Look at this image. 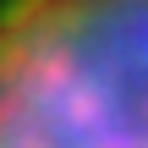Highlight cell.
<instances>
[{"instance_id": "1", "label": "cell", "mask_w": 148, "mask_h": 148, "mask_svg": "<svg viewBox=\"0 0 148 148\" xmlns=\"http://www.w3.org/2000/svg\"><path fill=\"white\" fill-rule=\"evenodd\" d=\"M0 148H148V0H5Z\"/></svg>"}]
</instances>
